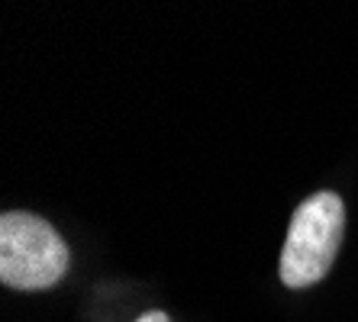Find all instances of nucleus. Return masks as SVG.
<instances>
[{
	"mask_svg": "<svg viewBox=\"0 0 358 322\" xmlns=\"http://www.w3.org/2000/svg\"><path fill=\"white\" fill-rule=\"evenodd\" d=\"M136 322H171V319H168V313H162V309H152V313H142Z\"/></svg>",
	"mask_w": 358,
	"mask_h": 322,
	"instance_id": "obj_3",
	"label": "nucleus"
},
{
	"mask_svg": "<svg viewBox=\"0 0 358 322\" xmlns=\"http://www.w3.org/2000/svg\"><path fill=\"white\" fill-rule=\"evenodd\" d=\"M345 235V203L333 190H320L294 210L287 242L281 248L278 274L291 290L320 284L336 265Z\"/></svg>",
	"mask_w": 358,
	"mask_h": 322,
	"instance_id": "obj_1",
	"label": "nucleus"
},
{
	"mask_svg": "<svg viewBox=\"0 0 358 322\" xmlns=\"http://www.w3.org/2000/svg\"><path fill=\"white\" fill-rule=\"evenodd\" d=\"M68 245L55 226L36 213L0 216V284L13 290H49L68 274Z\"/></svg>",
	"mask_w": 358,
	"mask_h": 322,
	"instance_id": "obj_2",
	"label": "nucleus"
}]
</instances>
